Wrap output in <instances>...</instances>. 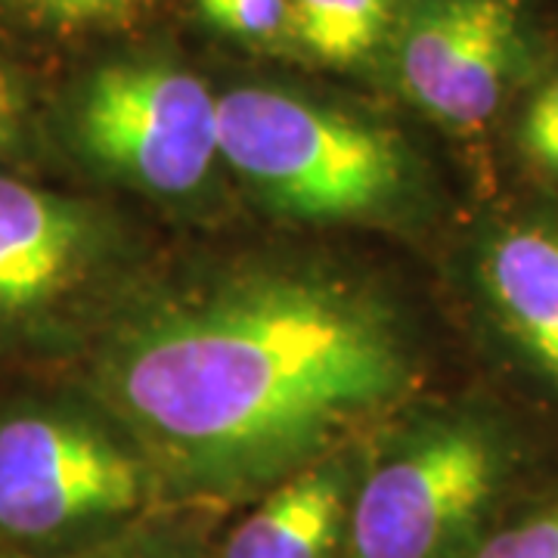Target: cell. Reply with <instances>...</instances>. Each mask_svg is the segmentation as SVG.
<instances>
[{
	"instance_id": "9c48e42d",
	"label": "cell",
	"mask_w": 558,
	"mask_h": 558,
	"mask_svg": "<svg viewBox=\"0 0 558 558\" xmlns=\"http://www.w3.org/2000/svg\"><path fill=\"white\" fill-rule=\"evenodd\" d=\"M481 279L509 336L558 388V233L502 230L484 245Z\"/></svg>"
},
{
	"instance_id": "8992f818",
	"label": "cell",
	"mask_w": 558,
	"mask_h": 558,
	"mask_svg": "<svg viewBox=\"0 0 558 558\" xmlns=\"http://www.w3.org/2000/svg\"><path fill=\"white\" fill-rule=\"evenodd\" d=\"M400 90L450 131L494 119L521 53L519 0H422L400 22Z\"/></svg>"
},
{
	"instance_id": "8fae6325",
	"label": "cell",
	"mask_w": 558,
	"mask_h": 558,
	"mask_svg": "<svg viewBox=\"0 0 558 558\" xmlns=\"http://www.w3.org/2000/svg\"><path fill=\"white\" fill-rule=\"evenodd\" d=\"M0 558H215L202 527L186 515L153 512L112 537L65 553H28L0 546Z\"/></svg>"
},
{
	"instance_id": "3957f363",
	"label": "cell",
	"mask_w": 558,
	"mask_h": 558,
	"mask_svg": "<svg viewBox=\"0 0 558 558\" xmlns=\"http://www.w3.org/2000/svg\"><path fill=\"white\" fill-rule=\"evenodd\" d=\"M165 494L134 438L62 407L0 416V546L65 553L149 519Z\"/></svg>"
},
{
	"instance_id": "277c9868",
	"label": "cell",
	"mask_w": 558,
	"mask_h": 558,
	"mask_svg": "<svg viewBox=\"0 0 558 558\" xmlns=\"http://www.w3.org/2000/svg\"><path fill=\"white\" fill-rule=\"evenodd\" d=\"M506 475L497 432L432 416L363 457L341 558H472Z\"/></svg>"
},
{
	"instance_id": "4fadbf2b",
	"label": "cell",
	"mask_w": 558,
	"mask_h": 558,
	"mask_svg": "<svg viewBox=\"0 0 558 558\" xmlns=\"http://www.w3.org/2000/svg\"><path fill=\"white\" fill-rule=\"evenodd\" d=\"M208 25L230 38L270 47L292 40L289 28V0H196Z\"/></svg>"
},
{
	"instance_id": "52a82bcc",
	"label": "cell",
	"mask_w": 558,
	"mask_h": 558,
	"mask_svg": "<svg viewBox=\"0 0 558 558\" xmlns=\"http://www.w3.org/2000/svg\"><path fill=\"white\" fill-rule=\"evenodd\" d=\"M106 245L90 205L0 174V329L62 311L100 270Z\"/></svg>"
},
{
	"instance_id": "7c38bea8",
	"label": "cell",
	"mask_w": 558,
	"mask_h": 558,
	"mask_svg": "<svg viewBox=\"0 0 558 558\" xmlns=\"http://www.w3.org/2000/svg\"><path fill=\"white\" fill-rule=\"evenodd\" d=\"M20 16L50 32H102L134 22L156 0H3Z\"/></svg>"
},
{
	"instance_id": "30bf717a",
	"label": "cell",
	"mask_w": 558,
	"mask_h": 558,
	"mask_svg": "<svg viewBox=\"0 0 558 558\" xmlns=\"http://www.w3.org/2000/svg\"><path fill=\"white\" fill-rule=\"evenodd\" d=\"M391 22V0H289L292 44L329 65H354L373 57Z\"/></svg>"
},
{
	"instance_id": "2e32d148",
	"label": "cell",
	"mask_w": 558,
	"mask_h": 558,
	"mask_svg": "<svg viewBox=\"0 0 558 558\" xmlns=\"http://www.w3.org/2000/svg\"><path fill=\"white\" fill-rule=\"evenodd\" d=\"M22 131H25V109H22L20 87L0 65V156L20 149Z\"/></svg>"
},
{
	"instance_id": "9a60e30c",
	"label": "cell",
	"mask_w": 558,
	"mask_h": 558,
	"mask_svg": "<svg viewBox=\"0 0 558 558\" xmlns=\"http://www.w3.org/2000/svg\"><path fill=\"white\" fill-rule=\"evenodd\" d=\"M521 143L527 156L558 174V78L543 84L521 121Z\"/></svg>"
},
{
	"instance_id": "5bb4252c",
	"label": "cell",
	"mask_w": 558,
	"mask_h": 558,
	"mask_svg": "<svg viewBox=\"0 0 558 558\" xmlns=\"http://www.w3.org/2000/svg\"><path fill=\"white\" fill-rule=\"evenodd\" d=\"M472 558H558V502L487 537Z\"/></svg>"
},
{
	"instance_id": "ba28073f",
	"label": "cell",
	"mask_w": 558,
	"mask_h": 558,
	"mask_svg": "<svg viewBox=\"0 0 558 558\" xmlns=\"http://www.w3.org/2000/svg\"><path fill=\"white\" fill-rule=\"evenodd\" d=\"M363 457L332 450L267 490L258 509L223 539L215 558H336Z\"/></svg>"
},
{
	"instance_id": "5b68a950",
	"label": "cell",
	"mask_w": 558,
	"mask_h": 558,
	"mask_svg": "<svg viewBox=\"0 0 558 558\" xmlns=\"http://www.w3.org/2000/svg\"><path fill=\"white\" fill-rule=\"evenodd\" d=\"M72 134L112 178L156 196H190L220 159L218 97L174 62H109L78 90Z\"/></svg>"
},
{
	"instance_id": "7a4b0ae2",
	"label": "cell",
	"mask_w": 558,
	"mask_h": 558,
	"mask_svg": "<svg viewBox=\"0 0 558 558\" xmlns=\"http://www.w3.org/2000/svg\"><path fill=\"white\" fill-rule=\"evenodd\" d=\"M218 156L295 218H385L410 196V156L398 134L277 87L218 97Z\"/></svg>"
},
{
	"instance_id": "6da1fadb",
	"label": "cell",
	"mask_w": 558,
	"mask_h": 558,
	"mask_svg": "<svg viewBox=\"0 0 558 558\" xmlns=\"http://www.w3.org/2000/svg\"><path fill=\"white\" fill-rule=\"evenodd\" d=\"M413 376L398 314L319 267H255L149 304L100 360L106 400L161 487L205 502L332 453Z\"/></svg>"
}]
</instances>
